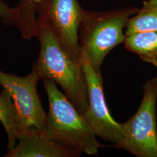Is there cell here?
Here are the masks:
<instances>
[{
	"label": "cell",
	"instance_id": "6",
	"mask_svg": "<svg viewBox=\"0 0 157 157\" xmlns=\"http://www.w3.org/2000/svg\"><path fill=\"white\" fill-rule=\"evenodd\" d=\"M83 8L78 0H37V19L47 23L70 58L81 65L78 28Z\"/></svg>",
	"mask_w": 157,
	"mask_h": 157
},
{
	"label": "cell",
	"instance_id": "1",
	"mask_svg": "<svg viewBox=\"0 0 157 157\" xmlns=\"http://www.w3.org/2000/svg\"><path fill=\"white\" fill-rule=\"evenodd\" d=\"M36 37L40 49L33 63L41 79L58 84L69 100L81 113L89 105L87 85L82 64L78 65L67 55L56 36L44 21L37 19Z\"/></svg>",
	"mask_w": 157,
	"mask_h": 157
},
{
	"label": "cell",
	"instance_id": "2",
	"mask_svg": "<svg viewBox=\"0 0 157 157\" xmlns=\"http://www.w3.org/2000/svg\"><path fill=\"white\" fill-rule=\"evenodd\" d=\"M43 80L49 102V111L43 130L54 140L81 154L97 155L104 145L98 141L83 114L58 90L55 82Z\"/></svg>",
	"mask_w": 157,
	"mask_h": 157
},
{
	"label": "cell",
	"instance_id": "4",
	"mask_svg": "<svg viewBox=\"0 0 157 157\" xmlns=\"http://www.w3.org/2000/svg\"><path fill=\"white\" fill-rule=\"evenodd\" d=\"M157 100L155 77L146 81L137 111L122 124L123 137L117 148L137 157H157Z\"/></svg>",
	"mask_w": 157,
	"mask_h": 157
},
{
	"label": "cell",
	"instance_id": "13",
	"mask_svg": "<svg viewBox=\"0 0 157 157\" xmlns=\"http://www.w3.org/2000/svg\"><path fill=\"white\" fill-rule=\"evenodd\" d=\"M0 19L7 26L17 27L18 17L15 8H12L2 0H0Z\"/></svg>",
	"mask_w": 157,
	"mask_h": 157
},
{
	"label": "cell",
	"instance_id": "5",
	"mask_svg": "<svg viewBox=\"0 0 157 157\" xmlns=\"http://www.w3.org/2000/svg\"><path fill=\"white\" fill-rule=\"evenodd\" d=\"M41 79L33 66L32 71L25 76H18L0 70V86L8 91L15 104L17 132L32 128L44 129L47 113L37 89Z\"/></svg>",
	"mask_w": 157,
	"mask_h": 157
},
{
	"label": "cell",
	"instance_id": "7",
	"mask_svg": "<svg viewBox=\"0 0 157 157\" xmlns=\"http://www.w3.org/2000/svg\"><path fill=\"white\" fill-rule=\"evenodd\" d=\"M81 64L87 85L89 100L88 108L83 115L97 137L117 148L123 137L122 124L115 121L107 107L101 72L96 71L83 55H81Z\"/></svg>",
	"mask_w": 157,
	"mask_h": 157
},
{
	"label": "cell",
	"instance_id": "8",
	"mask_svg": "<svg viewBox=\"0 0 157 157\" xmlns=\"http://www.w3.org/2000/svg\"><path fill=\"white\" fill-rule=\"evenodd\" d=\"M16 144L4 157H76L82 154L60 144L43 129L29 128L18 131Z\"/></svg>",
	"mask_w": 157,
	"mask_h": 157
},
{
	"label": "cell",
	"instance_id": "9",
	"mask_svg": "<svg viewBox=\"0 0 157 157\" xmlns=\"http://www.w3.org/2000/svg\"><path fill=\"white\" fill-rule=\"evenodd\" d=\"M125 48L157 69V31L142 32L126 36Z\"/></svg>",
	"mask_w": 157,
	"mask_h": 157
},
{
	"label": "cell",
	"instance_id": "12",
	"mask_svg": "<svg viewBox=\"0 0 157 157\" xmlns=\"http://www.w3.org/2000/svg\"><path fill=\"white\" fill-rule=\"evenodd\" d=\"M36 3L37 0H21L15 7L18 17L17 28L25 39L30 40L36 37L37 23Z\"/></svg>",
	"mask_w": 157,
	"mask_h": 157
},
{
	"label": "cell",
	"instance_id": "3",
	"mask_svg": "<svg viewBox=\"0 0 157 157\" xmlns=\"http://www.w3.org/2000/svg\"><path fill=\"white\" fill-rule=\"evenodd\" d=\"M139 9L124 8L105 12L83 10L78 28L81 55L86 57L97 72L107 55L115 47L124 43L125 28L130 17Z\"/></svg>",
	"mask_w": 157,
	"mask_h": 157
},
{
	"label": "cell",
	"instance_id": "11",
	"mask_svg": "<svg viewBox=\"0 0 157 157\" xmlns=\"http://www.w3.org/2000/svg\"><path fill=\"white\" fill-rule=\"evenodd\" d=\"M0 122L8 137L6 152L10 151L17 144V111L11 96L5 89L0 93Z\"/></svg>",
	"mask_w": 157,
	"mask_h": 157
},
{
	"label": "cell",
	"instance_id": "10",
	"mask_svg": "<svg viewBox=\"0 0 157 157\" xmlns=\"http://www.w3.org/2000/svg\"><path fill=\"white\" fill-rule=\"evenodd\" d=\"M157 31V0L144 1L143 6L130 17L124 30L126 36L142 32Z\"/></svg>",
	"mask_w": 157,
	"mask_h": 157
}]
</instances>
